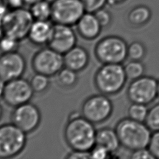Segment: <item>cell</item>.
Returning a JSON list of instances; mask_svg holds the SVG:
<instances>
[{"label":"cell","mask_w":159,"mask_h":159,"mask_svg":"<svg viewBox=\"0 0 159 159\" xmlns=\"http://www.w3.org/2000/svg\"><path fill=\"white\" fill-rule=\"evenodd\" d=\"M66 158L70 159H86L91 158L90 151H81V150H73L68 153L65 157Z\"/></svg>","instance_id":"d6a6232c"},{"label":"cell","mask_w":159,"mask_h":159,"mask_svg":"<svg viewBox=\"0 0 159 159\" xmlns=\"http://www.w3.org/2000/svg\"><path fill=\"white\" fill-rule=\"evenodd\" d=\"M127 48L122 39L117 36H107L97 42L94 55L102 64L121 63L127 57Z\"/></svg>","instance_id":"8992f818"},{"label":"cell","mask_w":159,"mask_h":159,"mask_svg":"<svg viewBox=\"0 0 159 159\" xmlns=\"http://www.w3.org/2000/svg\"><path fill=\"white\" fill-rule=\"evenodd\" d=\"M96 145L103 147L111 153L118 149L120 143L116 130L106 127L97 130Z\"/></svg>","instance_id":"ac0fdd59"},{"label":"cell","mask_w":159,"mask_h":159,"mask_svg":"<svg viewBox=\"0 0 159 159\" xmlns=\"http://www.w3.org/2000/svg\"><path fill=\"white\" fill-rule=\"evenodd\" d=\"M130 158L132 159H153L155 158L149 149L147 148L135 150L132 152Z\"/></svg>","instance_id":"1f68e13d"},{"label":"cell","mask_w":159,"mask_h":159,"mask_svg":"<svg viewBox=\"0 0 159 159\" xmlns=\"http://www.w3.org/2000/svg\"><path fill=\"white\" fill-rule=\"evenodd\" d=\"M4 35V32H3V30L2 28V23L1 22H0V38Z\"/></svg>","instance_id":"f35d334b"},{"label":"cell","mask_w":159,"mask_h":159,"mask_svg":"<svg viewBox=\"0 0 159 159\" xmlns=\"http://www.w3.org/2000/svg\"><path fill=\"white\" fill-rule=\"evenodd\" d=\"M89 60L88 50L82 46L75 45L63 54L64 66L78 73L82 71L88 66Z\"/></svg>","instance_id":"e0dca14e"},{"label":"cell","mask_w":159,"mask_h":159,"mask_svg":"<svg viewBox=\"0 0 159 159\" xmlns=\"http://www.w3.org/2000/svg\"><path fill=\"white\" fill-rule=\"evenodd\" d=\"M31 86L36 94L45 93L50 87V77L39 73H35L29 80Z\"/></svg>","instance_id":"7402d4cb"},{"label":"cell","mask_w":159,"mask_h":159,"mask_svg":"<svg viewBox=\"0 0 159 159\" xmlns=\"http://www.w3.org/2000/svg\"><path fill=\"white\" fill-rule=\"evenodd\" d=\"M26 68L25 58L18 50L0 54V78L5 82L22 77Z\"/></svg>","instance_id":"4fadbf2b"},{"label":"cell","mask_w":159,"mask_h":159,"mask_svg":"<svg viewBox=\"0 0 159 159\" xmlns=\"http://www.w3.org/2000/svg\"><path fill=\"white\" fill-rule=\"evenodd\" d=\"M96 132L94 124L84 117L81 111H73L68 116L63 137L71 150L89 152L96 145Z\"/></svg>","instance_id":"6da1fadb"},{"label":"cell","mask_w":159,"mask_h":159,"mask_svg":"<svg viewBox=\"0 0 159 159\" xmlns=\"http://www.w3.org/2000/svg\"><path fill=\"white\" fill-rule=\"evenodd\" d=\"M115 130L120 145L132 151L147 148L152 135L151 130L145 124L130 118L120 120Z\"/></svg>","instance_id":"7a4b0ae2"},{"label":"cell","mask_w":159,"mask_h":159,"mask_svg":"<svg viewBox=\"0 0 159 159\" xmlns=\"http://www.w3.org/2000/svg\"><path fill=\"white\" fill-rule=\"evenodd\" d=\"M19 43L20 41L9 35L4 34L0 38L1 53L17 51L19 47Z\"/></svg>","instance_id":"484cf974"},{"label":"cell","mask_w":159,"mask_h":159,"mask_svg":"<svg viewBox=\"0 0 159 159\" xmlns=\"http://www.w3.org/2000/svg\"><path fill=\"white\" fill-rule=\"evenodd\" d=\"M34 20L29 9L24 7L10 9L2 20L4 34L9 35L20 42L27 38Z\"/></svg>","instance_id":"5b68a950"},{"label":"cell","mask_w":159,"mask_h":159,"mask_svg":"<svg viewBox=\"0 0 159 159\" xmlns=\"http://www.w3.org/2000/svg\"><path fill=\"white\" fill-rule=\"evenodd\" d=\"M111 153L102 146L95 145L90 150L91 158L93 159H106L109 157Z\"/></svg>","instance_id":"4dcf8cb0"},{"label":"cell","mask_w":159,"mask_h":159,"mask_svg":"<svg viewBox=\"0 0 159 159\" xmlns=\"http://www.w3.org/2000/svg\"><path fill=\"white\" fill-rule=\"evenodd\" d=\"M94 14L102 28L107 27L111 24L112 22L111 13L104 7L94 12Z\"/></svg>","instance_id":"f1b7e54d"},{"label":"cell","mask_w":159,"mask_h":159,"mask_svg":"<svg viewBox=\"0 0 159 159\" xmlns=\"http://www.w3.org/2000/svg\"><path fill=\"white\" fill-rule=\"evenodd\" d=\"M127 0H108V4L111 6H117L125 2Z\"/></svg>","instance_id":"e575fe53"},{"label":"cell","mask_w":159,"mask_h":159,"mask_svg":"<svg viewBox=\"0 0 159 159\" xmlns=\"http://www.w3.org/2000/svg\"><path fill=\"white\" fill-rule=\"evenodd\" d=\"M11 119V122L27 134L40 126L42 114L37 106L30 101L14 107Z\"/></svg>","instance_id":"30bf717a"},{"label":"cell","mask_w":159,"mask_h":159,"mask_svg":"<svg viewBox=\"0 0 159 159\" xmlns=\"http://www.w3.org/2000/svg\"><path fill=\"white\" fill-rule=\"evenodd\" d=\"M148 111L146 105L133 102L129 107L128 114L129 118L143 122L147 117Z\"/></svg>","instance_id":"cb8c5ba5"},{"label":"cell","mask_w":159,"mask_h":159,"mask_svg":"<svg viewBox=\"0 0 159 159\" xmlns=\"http://www.w3.org/2000/svg\"><path fill=\"white\" fill-rule=\"evenodd\" d=\"M31 64L35 73L49 77L54 76L64 67L63 55L47 45L42 47L34 53Z\"/></svg>","instance_id":"52a82bcc"},{"label":"cell","mask_w":159,"mask_h":159,"mask_svg":"<svg viewBox=\"0 0 159 159\" xmlns=\"http://www.w3.org/2000/svg\"><path fill=\"white\" fill-rule=\"evenodd\" d=\"M34 94L30 81L20 77L6 82L2 99L7 106L15 107L30 102Z\"/></svg>","instance_id":"8fae6325"},{"label":"cell","mask_w":159,"mask_h":159,"mask_svg":"<svg viewBox=\"0 0 159 159\" xmlns=\"http://www.w3.org/2000/svg\"><path fill=\"white\" fill-rule=\"evenodd\" d=\"M2 115H3V108H2V105L0 103V120L1 119V118L2 117Z\"/></svg>","instance_id":"74e56055"},{"label":"cell","mask_w":159,"mask_h":159,"mask_svg":"<svg viewBox=\"0 0 159 159\" xmlns=\"http://www.w3.org/2000/svg\"><path fill=\"white\" fill-rule=\"evenodd\" d=\"M127 76L120 63L103 64L96 72L94 83L102 94L111 95L118 93L125 83Z\"/></svg>","instance_id":"3957f363"},{"label":"cell","mask_w":159,"mask_h":159,"mask_svg":"<svg viewBox=\"0 0 159 159\" xmlns=\"http://www.w3.org/2000/svg\"><path fill=\"white\" fill-rule=\"evenodd\" d=\"M86 12L81 0H53L51 20L55 24L73 26Z\"/></svg>","instance_id":"ba28073f"},{"label":"cell","mask_w":159,"mask_h":159,"mask_svg":"<svg viewBox=\"0 0 159 159\" xmlns=\"http://www.w3.org/2000/svg\"><path fill=\"white\" fill-rule=\"evenodd\" d=\"M150 9L143 4H139L132 7L128 13L127 19L133 25L141 26L147 24L151 19Z\"/></svg>","instance_id":"d6986e66"},{"label":"cell","mask_w":159,"mask_h":159,"mask_svg":"<svg viewBox=\"0 0 159 159\" xmlns=\"http://www.w3.org/2000/svg\"><path fill=\"white\" fill-rule=\"evenodd\" d=\"M55 76L58 84L66 89L73 88L78 81V72L66 66L63 67Z\"/></svg>","instance_id":"44dd1931"},{"label":"cell","mask_w":159,"mask_h":159,"mask_svg":"<svg viewBox=\"0 0 159 159\" xmlns=\"http://www.w3.org/2000/svg\"><path fill=\"white\" fill-rule=\"evenodd\" d=\"M148 148L155 158L159 159V130L154 132L151 135Z\"/></svg>","instance_id":"f546056e"},{"label":"cell","mask_w":159,"mask_h":159,"mask_svg":"<svg viewBox=\"0 0 159 159\" xmlns=\"http://www.w3.org/2000/svg\"><path fill=\"white\" fill-rule=\"evenodd\" d=\"M145 122L151 130L154 132L159 130V103L148 110Z\"/></svg>","instance_id":"d4e9b609"},{"label":"cell","mask_w":159,"mask_h":159,"mask_svg":"<svg viewBox=\"0 0 159 159\" xmlns=\"http://www.w3.org/2000/svg\"><path fill=\"white\" fill-rule=\"evenodd\" d=\"M6 82L0 78V99L2 98Z\"/></svg>","instance_id":"d590c367"},{"label":"cell","mask_w":159,"mask_h":159,"mask_svg":"<svg viewBox=\"0 0 159 159\" xmlns=\"http://www.w3.org/2000/svg\"><path fill=\"white\" fill-rule=\"evenodd\" d=\"M124 70L127 78L134 80L143 76L145 67L139 60H132L126 64Z\"/></svg>","instance_id":"603a6c76"},{"label":"cell","mask_w":159,"mask_h":159,"mask_svg":"<svg viewBox=\"0 0 159 159\" xmlns=\"http://www.w3.org/2000/svg\"><path fill=\"white\" fill-rule=\"evenodd\" d=\"M7 5L10 9H15L23 7L25 3L24 0H6Z\"/></svg>","instance_id":"836d02e7"},{"label":"cell","mask_w":159,"mask_h":159,"mask_svg":"<svg viewBox=\"0 0 159 159\" xmlns=\"http://www.w3.org/2000/svg\"><path fill=\"white\" fill-rule=\"evenodd\" d=\"M29 7V10L34 20H51L52 2H49L47 0H42Z\"/></svg>","instance_id":"ffe728a7"},{"label":"cell","mask_w":159,"mask_h":159,"mask_svg":"<svg viewBox=\"0 0 159 159\" xmlns=\"http://www.w3.org/2000/svg\"><path fill=\"white\" fill-rule=\"evenodd\" d=\"M76 34L71 26L54 23L48 47L63 55L76 45Z\"/></svg>","instance_id":"5bb4252c"},{"label":"cell","mask_w":159,"mask_h":159,"mask_svg":"<svg viewBox=\"0 0 159 159\" xmlns=\"http://www.w3.org/2000/svg\"><path fill=\"white\" fill-rule=\"evenodd\" d=\"M40 1H42V0H24V2L25 3V5H28L30 6Z\"/></svg>","instance_id":"8d00e7d4"},{"label":"cell","mask_w":159,"mask_h":159,"mask_svg":"<svg viewBox=\"0 0 159 159\" xmlns=\"http://www.w3.org/2000/svg\"><path fill=\"white\" fill-rule=\"evenodd\" d=\"M157 84L155 79L142 76L130 84L127 89V96L132 102L147 105L158 96Z\"/></svg>","instance_id":"7c38bea8"},{"label":"cell","mask_w":159,"mask_h":159,"mask_svg":"<svg viewBox=\"0 0 159 159\" xmlns=\"http://www.w3.org/2000/svg\"><path fill=\"white\" fill-rule=\"evenodd\" d=\"M27 134L12 122L0 125V159L14 158L27 144Z\"/></svg>","instance_id":"277c9868"},{"label":"cell","mask_w":159,"mask_h":159,"mask_svg":"<svg viewBox=\"0 0 159 159\" xmlns=\"http://www.w3.org/2000/svg\"><path fill=\"white\" fill-rule=\"evenodd\" d=\"M75 25L80 36L87 40L96 39L102 29L94 13L88 12L81 16Z\"/></svg>","instance_id":"2e32d148"},{"label":"cell","mask_w":159,"mask_h":159,"mask_svg":"<svg viewBox=\"0 0 159 159\" xmlns=\"http://www.w3.org/2000/svg\"><path fill=\"white\" fill-rule=\"evenodd\" d=\"M145 54V47L139 42H134L128 47L127 56L132 60H140L144 57Z\"/></svg>","instance_id":"4316f807"},{"label":"cell","mask_w":159,"mask_h":159,"mask_svg":"<svg viewBox=\"0 0 159 159\" xmlns=\"http://www.w3.org/2000/svg\"><path fill=\"white\" fill-rule=\"evenodd\" d=\"M86 12L94 13L98 10L105 7L108 0H81Z\"/></svg>","instance_id":"83f0119b"},{"label":"cell","mask_w":159,"mask_h":159,"mask_svg":"<svg viewBox=\"0 0 159 159\" xmlns=\"http://www.w3.org/2000/svg\"><path fill=\"white\" fill-rule=\"evenodd\" d=\"M53 24L51 20H34L29 30L27 39L35 45H47L52 37Z\"/></svg>","instance_id":"9a60e30c"},{"label":"cell","mask_w":159,"mask_h":159,"mask_svg":"<svg viewBox=\"0 0 159 159\" xmlns=\"http://www.w3.org/2000/svg\"><path fill=\"white\" fill-rule=\"evenodd\" d=\"M112 104L104 94L91 95L86 98L81 106L82 116L94 124L107 119L112 112Z\"/></svg>","instance_id":"9c48e42d"},{"label":"cell","mask_w":159,"mask_h":159,"mask_svg":"<svg viewBox=\"0 0 159 159\" xmlns=\"http://www.w3.org/2000/svg\"><path fill=\"white\" fill-rule=\"evenodd\" d=\"M157 95L159 97V81L158 82V84H157Z\"/></svg>","instance_id":"ab89813d"}]
</instances>
